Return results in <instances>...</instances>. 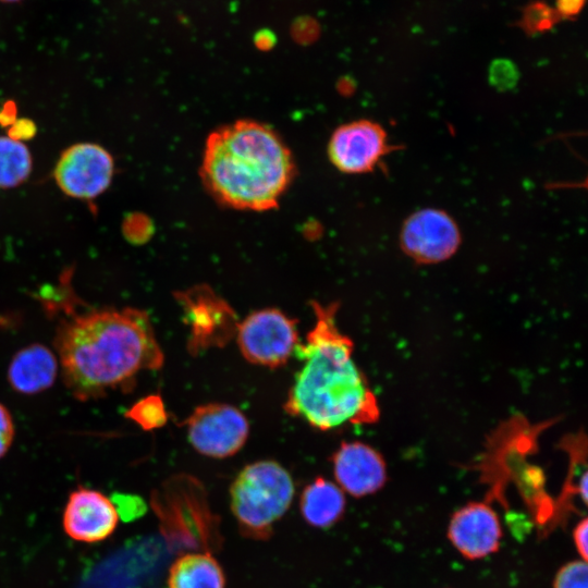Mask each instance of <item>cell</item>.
Here are the masks:
<instances>
[{"instance_id":"1","label":"cell","mask_w":588,"mask_h":588,"mask_svg":"<svg viewBox=\"0 0 588 588\" xmlns=\"http://www.w3.org/2000/svg\"><path fill=\"white\" fill-rule=\"evenodd\" d=\"M53 344L63 382L82 402L128 392L138 373L164 364L148 313L133 307L90 309L64 319Z\"/></svg>"},{"instance_id":"2","label":"cell","mask_w":588,"mask_h":588,"mask_svg":"<svg viewBox=\"0 0 588 588\" xmlns=\"http://www.w3.org/2000/svg\"><path fill=\"white\" fill-rule=\"evenodd\" d=\"M315 323L294 354L303 363L284 411L320 431L372 424L380 409L364 372L353 359L354 343L338 327L339 303L310 302Z\"/></svg>"},{"instance_id":"3","label":"cell","mask_w":588,"mask_h":588,"mask_svg":"<svg viewBox=\"0 0 588 588\" xmlns=\"http://www.w3.org/2000/svg\"><path fill=\"white\" fill-rule=\"evenodd\" d=\"M292 155L268 126L250 120L220 127L206 142L200 174L222 204L264 211L278 205L294 174Z\"/></svg>"},{"instance_id":"4","label":"cell","mask_w":588,"mask_h":588,"mask_svg":"<svg viewBox=\"0 0 588 588\" xmlns=\"http://www.w3.org/2000/svg\"><path fill=\"white\" fill-rule=\"evenodd\" d=\"M295 493L291 474L278 462L261 460L244 466L230 487V506L241 534L265 541L289 511Z\"/></svg>"},{"instance_id":"5","label":"cell","mask_w":588,"mask_h":588,"mask_svg":"<svg viewBox=\"0 0 588 588\" xmlns=\"http://www.w3.org/2000/svg\"><path fill=\"white\" fill-rule=\"evenodd\" d=\"M297 320L278 308L255 310L238 322L236 343L250 364L277 368L287 363L299 343Z\"/></svg>"},{"instance_id":"6","label":"cell","mask_w":588,"mask_h":588,"mask_svg":"<svg viewBox=\"0 0 588 588\" xmlns=\"http://www.w3.org/2000/svg\"><path fill=\"white\" fill-rule=\"evenodd\" d=\"M187 440L201 455L225 458L236 454L246 443L249 422L235 406L208 403L194 408L183 421Z\"/></svg>"},{"instance_id":"7","label":"cell","mask_w":588,"mask_h":588,"mask_svg":"<svg viewBox=\"0 0 588 588\" xmlns=\"http://www.w3.org/2000/svg\"><path fill=\"white\" fill-rule=\"evenodd\" d=\"M189 329L187 348L197 355L210 347H222L235 338L238 324L233 308L206 285L176 293Z\"/></svg>"},{"instance_id":"8","label":"cell","mask_w":588,"mask_h":588,"mask_svg":"<svg viewBox=\"0 0 588 588\" xmlns=\"http://www.w3.org/2000/svg\"><path fill=\"white\" fill-rule=\"evenodd\" d=\"M113 172L114 161L106 148L95 143H78L60 155L53 179L65 195L91 200L109 187Z\"/></svg>"},{"instance_id":"9","label":"cell","mask_w":588,"mask_h":588,"mask_svg":"<svg viewBox=\"0 0 588 588\" xmlns=\"http://www.w3.org/2000/svg\"><path fill=\"white\" fill-rule=\"evenodd\" d=\"M460 231L444 211L424 209L404 223L401 243L405 253L420 264H437L450 258L460 245Z\"/></svg>"},{"instance_id":"10","label":"cell","mask_w":588,"mask_h":588,"mask_svg":"<svg viewBox=\"0 0 588 588\" xmlns=\"http://www.w3.org/2000/svg\"><path fill=\"white\" fill-rule=\"evenodd\" d=\"M503 536L497 512L485 502H469L451 516L448 539L468 560L495 553Z\"/></svg>"},{"instance_id":"11","label":"cell","mask_w":588,"mask_h":588,"mask_svg":"<svg viewBox=\"0 0 588 588\" xmlns=\"http://www.w3.org/2000/svg\"><path fill=\"white\" fill-rule=\"evenodd\" d=\"M387 150L385 132L368 120L354 121L336 128L328 147L332 163L346 173L371 170Z\"/></svg>"},{"instance_id":"12","label":"cell","mask_w":588,"mask_h":588,"mask_svg":"<svg viewBox=\"0 0 588 588\" xmlns=\"http://www.w3.org/2000/svg\"><path fill=\"white\" fill-rule=\"evenodd\" d=\"M118 523V507L102 492L81 487L69 495L62 525L72 539L86 543L102 541L113 534Z\"/></svg>"},{"instance_id":"13","label":"cell","mask_w":588,"mask_h":588,"mask_svg":"<svg viewBox=\"0 0 588 588\" xmlns=\"http://www.w3.org/2000/svg\"><path fill=\"white\" fill-rule=\"evenodd\" d=\"M331 462L336 485L352 497L373 494L387 482L382 455L364 442H342Z\"/></svg>"},{"instance_id":"14","label":"cell","mask_w":588,"mask_h":588,"mask_svg":"<svg viewBox=\"0 0 588 588\" xmlns=\"http://www.w3.org/2000/svg\"><path fill=\"white\" fill-rule=\"evenodd\" d=\"M60 370L57 354L41 343L28 344L10 360L7 379L23 395H35L50 389Z\"/></svg>"},{"instance_id":"15","label":"cell","mask_w":588,"mask_h":588,"mask_svg":"<svg viewBox=\"0 0 588 588\" xmlns=\"http://www.w3.org/2000/svg\"><path fill=\"white\" fill-rule=\"evenodd\" d=\"M346 499L343 490L323 477L315 478L302 491L299 512L307 525L327 529L344 516Z\"/></svg>"},{"instance_id":"16","label":"cell","mask_w":588,"mask_h":588,"mask_svg":"<svg viewBox=\"0 0 588 588\" xmlns=\"http://www.w3.org/2000/svg\"><path fill=\"white\" fill-rule=\"evenodd\" d=\"M168 588H225V574L209 552H191L177 556L169 568Z\"/></svg>"},{"instance_id":"17","label":"cell","mask_w":588,"mask_h":588,"mask_svg":"<svg viewBox=\"0 0 588 588\" xmlns=\"http://www.w3.org/2000/svg\"><path fill=\"white\" fill-rule=\"evenodd\" d=\"M32 167V154L23 142L0 136V188L21 185L29 176Z\"/></svg>"},{"instance_id":"18","label":"cell","mask_w":588,"mask_h":588,"mask_svg":"<svg viewBox=\"0 0 588 588\" xmlns=\"http://www.w3.org/2000/svg\"><path fill=\"white\" fill-rule=\"evenodd\" d=\"M125 417L145 431L161 428L168 421V413L160 394L142 397L125 412Z\"/></svg>"},{"instance_id":"19","label":"cell","mask_w":588,"mask_h":588,"mask_svg":"<svg viewBox=\"0 0 588 588\" xmlns=\"http://www.w3.org/2000/svg\"><path fill=\"white\" fill-rule=\"evenodd\" d=\"M560 19L555 9L546 2L535 1L525 7L519 26L527 34H539L553 28Z\"/></svg>"},{"instance_id":"20","label":"cell","mask_w":588,"mask_h":588,"mask_svg":"<svg viewBox=\"0 0 588 588\" xmlns=\"http://www.w3.org/2000/svg\"><path fill=\"white\" fill-rule=\"evenodd\" d=\"M553 588H588L587 561L580 559L564 564L555 574Z\"/></svg>"},{"instance_id":"21","label":"cell","mask_w":588,"mask_h":588,"mask_svg":"<svg viewBox=\"0 0 588 588\" xmlns=\"http://www.w3.org/2000/svg\"><path fill=\"white\" fill-rule=\"evenodd\" d=\"M489 77L494 86L499 88H510L517 82L518 71L511 61L498 59L491 63Z\"/></svg>"},{"instance_id":"22","label":"cell","mask_w":588,"mask_h":588,"mask_svg":"<svg viewBox=\"0 0 588 588\" xmlns=\"http://www.w3.org/2000/svg\"><path fill=\"white\" fill-rule=\"evenodd\" d=\"M15 434L12 415L5 405L0 403V458L10 450Z\"/></svg>"},{"instance_id":"23","label":"cell","mask_w":588,"mask_h":588,"mask_svg":"<svg viewBox=\"0 0 588 588\" xmlns=\"http://www.w3.org/2000/svg\"><path fill=\"white\" fill-rule=\"evenodd\" d=\"M574 544L581 560L588 559V519L583 518L573 531Z\"/></svg>"},{"instance_id":"24","label":"cell","mask_w":588,"mask_h":588,"mask_svg":"<svg viewBox=\"0 0 588 588\" xmlns=\"http://www.w3.org/2000/svg\"><path fill=\"white\" fill-rule=\"evenodd\" d=\"M36 133L35 124L28 119L15 120L9 130V137L23 142L33 137Z\"/></svg>"},{"instance_id":"25","label":"cell","mask_w":588,"mask_h":588,"mask_svg":"<svg viewBox=\"0 0 588 588\" xmlns=\"http://www.w3.org/2000/svg\"><path fill=\"white\" fill-rule=\"evenodd\" d=\"M586 0H556V12L561 17L577 15L585 5Z\"/></svg>"},{"instance_id":"26","label":"cell","mask_w":588,"mask_h":588,"mask_svg":"<svg viewBox=\"0 0 588 588\" xmlns=\"http://www.w3.org/2000/svg\"><path fill=\"white\" fill-rule=\"evenodd\" d=\"M16 120V108L14 102L8 101L0 110V123L4 126L11 125Z\"/></svg>"},{"instance_id":"27","label":"cell","mask_w":588,"mask_h":588,"mask_svg":"<svg viewBox=\"0 0 588 588\" xmlns=\"http://www.w3.org/2000/svg\"><path fill=\"white\" fill-rule=\"evenodd\" d=\"M2 1H5V2H13V1H19V0H2Z\"/></svg>"}]
</instances>
